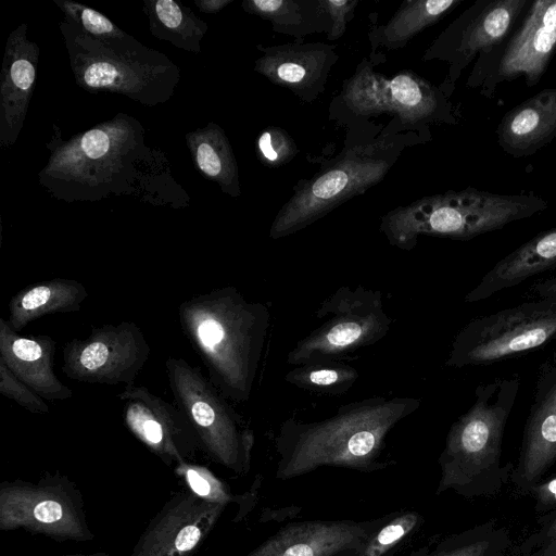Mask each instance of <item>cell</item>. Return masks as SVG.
Instances as JSON below:
<instances>
[{
	"label": "cell",
	"mask_w": 556,
	"mask_h": 556,
	"mask_svg": "<svg viewBox=\"0 0 556 556\" xmlns=\"http://www.w3.org/2000/svg\"><path fill=\"white\" fill-rule=\"evenodd\" d=\"M420 405L412 396H372L341 405L321 420L288 418L274 439L275 477L287 481L321 467L384 470L395 464L382 458L388 434Z\"/></svg>",
	"instance_id": "cell-1"
},
{
	"label": "cell",
	"mask_w": 556,
	"mask_h": 556,
	"mask_svg": "<svg viewBox=\"0 0 556 556\" xmlns=\"http://www.w3.org/2000/svg\"><path fill=\"white\" fill-rule=\"evenodd\" d=\"M53 128L50 156L38 178L55 199L100 201L154 182L159 155L146 144L144 128L135 117L118 113L68 140Z\"/></svg>",
	"instance_id": "cell-2"
},
{
	"label": "cell",
	"mask_w": 556,
	"mask_h": 556,
	"mask_svg": "<svg viewBox=\"0 0 556 556\" xmlns=\"http://www.w3.org/2000/svg\"><path fill=\"white\" fill-rule=\"evenodd\" d=\"M184 336L208 380L229 401L250 400L264 354L270 314L233 287L192 296L178 307Z\"/></svg>",
	"instance_id": "cell-3"
},
{
	"label": "cell",
	"mask_w": 556,
	"mask_h": 556,
	"mask_svg": "<svg viewBox=\"0 0 556 556\" xmlns=\"http://www.w3.org/2000/svg\"><path fill=\"white\" fill-rule=\"evenodd\" d=\"M518 390L517 377L476 388L472 405L451 426L439 456L437 495L489 497L510 482L514 465L502 464V444Z\"/></svg>",
	"instance_id": "cell-4"
},
{
	"label": "cell",
	"mask_w": 556,
	"mask_h": 556,
	"mask_svg": "<svg viewBox=\"0 0 556 556\" xmlns=\"http://www.w3.org/2000/svg\"><path fill=\"white\" fill-rule=\"evenodd\" d=\"M59 25L75 81L81 89L125 96L148 106L165 103L174 96L180 71L164 53L127 33L96 38L66 18Z\"/></svg>",
	"instance_id": "cell-5"
},
{
	"label": "cell",
	"mask_w": 556,
	"mask_h": 556,
	"mask_svg": "<svg viewBox=\"0 0 556 556\" xmlns=\"http://www.w3.org/2000/svg\"><path fill=\"white\" fill-rule=\"evenodd\" d=\"M392 141L381 139L344 149L312 178L301 180L274 218L269 237L293 235L348 200L378 185L399 156Z\"/></svg>",
	"instance_id": "cell-6"
},
{
	"label": "cell",
	"mask_w": 556,
	"mask_h": 556,
	"mask_svg": "<svg viewBox=\"0 0 556 556\" xmlns=\"http://www.w3.org/2000/svg\"><path fill=\"white\" fill-rule=\"evenodd\" d=\"M165 370L177 407L190 421L200 447L218 465L244 475L251 468L253 430L195 366L168 357Z\"/></svg>",
	"instance_id": "cell-7"
},
{
	"label": "cell",
	"mask_w": 556,
	"mask_h": 556,
	"mask_svg": "<svg viewBox=\"0 0 556 556\" xmlns=\"http://www.w3.org/2000/svg\"><path fill=\"white\" fill-rule=\"evenodd\" d=\"M320 321L290 350L287 364L339 361L382 340L391 329L379 290L342 286L323 301L316 313Z\"/></svg>",
	"instance_id": "cell-8"
},
{
	"label": "cell",
	"mask_w": 556,
	"mask_h": 556,
	"mask_svg": "<svg viewBox=\"0 0 556 556\" xmlns=\"http://www.w3.org/2000/svg\"><path fill=\"white\" fill-rule=\"evenodd\" d=\"M556 341V299L538 298L470 320L455 337L446 366H484Z\"/></svg>",
	"instance_id": "cell-9"
},
{
	"label": "cell",
	"mask_w": 556,
	"mask_h": 556,
	"mask_svg": "<svg viewBox=\"0 0 556 556\" xmlns=\"http://www.w3.org/2000/svg\"><path fill=\"white\" fill-rule=\"evenodd\" d=\"M0 529H22L58 541L85 542L94 538L78 489L60 475L41 478L36 483L2 482Z\"/></svg>",
	"instance_id": "cell-10"
},
{
	"label": "cell",
	"mask_w": 556,
	"mask_h": 556,
	"mask_svg": "<svg viewBox=\"0 0 556 556\" xmlns=\"http://www.w3.org/2000/svg\"><path fill=\"white\" fill-rule=\"evenodd\" d=\"M492 220L489 197L468 187L395 207L381 218L380 229L391 245L412 250L420 235L469 240L486 233Z\"/></svg>",
	"instance_id": "cell-11"
},
{
	"label": "cell",
	"mask_w": 556,
	"mask_h": 556,
	"mask_svg": "<svg viewBox=\"0 0 556 556\" xmlns=\"http://www.w3.org/2000/svg\"><path fill=\"white\" fill-rule=\"evenodd\" d=\"M556 52V0L532 1L509 38L478 58L467 86L491 97L506 81L523 77L527 87L540 83Z\"/></svg>",
	"instance_id": "cell-12"
},
{
	"label": "cell",
	"mask_w": 556,
	"mask_h": 556,
	"mask_svg": "<svg viewBox=\"0 0 556 556\" xmlns=\"http://www.w3.org/2000/svg\"><path fill=\"white\" fill-rule=\"evenodd\" d=\"M150 354V344L137 324L93 326L86 338L65 343L62 371L68 379L84 383L130 387Z\"/></svg>",
	"instance_id": "cell-13"
},
{
	"label": "cell",
	"mask_w": 556,
	"mask_h": 556,
	"mask_svg": "<svg viewBox=\"0 0 556 556\" xmlns=\"http://www.w3.org/2000/svg\"><path fill=\"white\" fill-rule=\"evenodd\" d=\"M529 0H477L455 18L426 50L424 60L448 63L440 87L446 96L464 70L475 60L504 43L513 34Z\"/></svg>",
	"instance_id": "cell-14"
},
{
	"label": "cell",
	"mask_w": 556,
	"mask_h": 556,
	"mask_svg": "<svg viewBox=\"0 0 556 556\" xmlns=\"http://www.w3.org/2000/svg\"><path fill=\"white\" fill-rule=\"evenodd\" d=\"M116 397L128 430L166 465L175 467L193 457L199 440L176 404L136 384L125 387Z\"/></svg>",
	"instance_id": "cell-15"
},
{
	"label": "cell",
	"mask_w": 556,
	"mask_h": 556,
	"mask_svg": "<svg viewBox=\"0 0 556 556\" xmlns=\"http://www.w3.org/2000/svg\"><path fill=\"white\" fill-rule=\"evenodd\" d=\"M225 508L190 491L176 493L150 520L129 556H193Z\"/></svg>",
	"instance_id": "cell-16"
},
{
	"label": "cell",
	"mask_w": 556,
	"mask_h": 556,
	"mask_svg": "<svg viewBox=\"0 0 556 556\" xmlns=\"http://www.w3.org/2000/svg\"><path fill=\"white\" fill-rule=\"evenodd\" d=\"M556 463V359L542 370L535 387L510 483L529 494Z\"/></svg>",
	"instance_id": "cell-17"
},
{
	"label": "cell",
	"mask_w": 556,
	"mask_h": 556,
	"mask_svg": "<svg viewBox=\"0 0 556 556\" xmlns=\"http://www.w3.org/2000/svg\"><path fill=\"white\" fill-rule=\"evenodd\" d=\"M383 520H303L291 522L245 556H339L356 547Z\"/></svg>",
	"instance_id": "cell-18"
},
{
	"label": "cell",
	"mask_w": 556,
	"mask_h": 556,
	"mask_svg": "<svg viewBox=\"0 0 556 556\" xmlns=\"http://www.w3.org/2000/svg\"><path fill=\"white\" fill-rule=\"evenodd\" d=\"M257 49L263 54L255 60L254 71L305 102L314 101L325 90L338 60L334 46L323 42L257 46Z\"/></svg>",
	"instance_id": "cell-19"
},
{
	"label": "cell",
	"mask_w": 556,
	"mask_h": 556,
	"mask_svg": "<svg viewBox=\"0 0 556 556\" xmlns=\"http://www.w3.org/2000/svg\"><path fill=\"white\" fill-rule=\"evenodd\" d=\"M38 45L21 24L8 37L0 80V147L11 148L24 126L35 90Z\"/></svg>",
	"instance_id": "cell-20"
},
{
	"label": "cell",
	"mask_w": 556,
	"mask_h": 556,
	"mask_svg": "<svg viewBox=\"0 0 556 556\" xmlns=\"http://www.w3.org/2000/svg\"><path fill=\"white\" fill-rule=\"evenodd\" d=\"M55 341L41 334L21 337L0 318V363L46 401H63L73 391L54 372Z\"/></svg>",
	"instance_id": "cell-21"
},
{
	"label": "cell",
	"mask_w": 556,
	"mask_h": 556,
	"mask_svg": "<svg viewBox=\"0 0 556 556\" xmlns=\"http://www.w3.org/2000/svg\"><path fill=\"white\" fill-rule=\"evenodd\" d=\"M501 149L513 157L535 154L556 138V87L545 88L507 111L496 130Z\"/></svg>",
	"instance_id": "cell-22"
},
{
	"label": "cell",
	"mask_w": 556,
	"mask_h": 556,
	"mask_svg": "<svg viewBox=\"0 0 556 556\" xmlns=\"http://www.w3.org/2000/svg\"><path fill=\"white\" fill-rule=\"evenodd\" d=\"M556 268V227L542 231L500 260L465 296L486 300L506 289Z\"/></svg>",
	"instance_id": "cell-23"
},
{
	"label": "cell",
	"mask_w": 556,
	"mask_h": 556,
	"mask_svg": "<svg viewBox=\"0 0 556 556\" xmlns=\"http://www.w3.org/2000/svg\"><path fill=\"white\" fill-rule=\"evenodd\" d=\"M389 92L392 114L404 126L457 123L448 96L410 71L389 79Z\"/></svg>",
	"instance_id": "cell-24"
},
{
	"label": "cell",
	"mask_w": 556,
	"mask_h": 556,
	"mask_svg": "<svg viewBox=\"0 0 556 556\" xmlns=\"http://www.w3.org/2000/svg\"><path fill=\"white\" fill-rule=\"evenodd\" d=\"M87 296V289L77 280L54 278L41 281L12 296L5 320L11 329L18 332L35 319L79 311Z\"/></svg>",
	"instance_id": "cell-25"
},
{
	"label": "cell",
	"mask_w": 556,
	"mask_h": 556,
	"mask_svg": "<svg viewBox=\"0 0 556 556\" xmlns=\"http://www.w3.org/2000/svg\"><path fill=\"white\" fill-rule=\"evenodd\" d=\"M186 142L199 172L216 182L224 193L241 194L238 164L231 144L217 124L211 122L186 135Z\"/></svg>",
	"instance_id": "cell-26"
},
{
	"label": "cell",
	"mask_w": 556,
	"mask_h": 556,
	"mask_svg": "<svg viewBox=\"0 0 556 556\" xmlns=\"http://www.w3.org/2000/svg\"><path fill=\"white\" fill-rule=\"evenodd\" d=\"M511 547L508 530L492 519L432 539L406 556H508Z\"/></svg>",
	"instance_id": "cell-27"
},
{
	"label": "cell",
	"mask_w": 556,
	"mask_h": 556,
	"mask_svg": "<svg viewBox=\"0 0 556 556\" xmlns=\"http://www.w3.org/2000/svg\"><path fill=\"white\" fill-rule=\"evenodd\" d=\"M245 12L271 23L277 33L303 38L312 33L331 29V21L319 0H245Z\"/></svg>",
	"instance_id": "cell-28"
},
{
	"label": "cell",
	"mask_w": 556,
	"mask_h": 556,
	"mask_svg": "<svg viewBox=\"0 0 556 556\" xmlns=\"http://www.w3.org/2000/svg\"><path fill=\"white\" fill-rule=\"evenodd\" d=\"M142 10L153 37L188 52H201L208 25L190 9L174 0H143Z\"/></svg>",
	"instance_id": "cell-29"
},
{
	"label": "cell",
	"mask_w": 556,
	"mask_h": 556,
	"mask_svg": "<svg viewBox=\"0 0 556 556\" xmlns=\"http://www.w3.org/2000/svg\"><path fill=\"white\" fill-rule=\"evenodd\" d=\"M465 0H406L383 26L377 28L378 45L388 50L404 47L413 37L434 25Z\"/></svg>",
	"instance_id": "cell-30"
},
{
	"label": "cell",
	"mask_w": 556,
	"mask_h": 556,
	"mask_svg": "<svg viewBox=\"0 0 556 556\" xmlns=\"http://www.w3.org/2000/svg\"><path fill=\"white\" fill-rule=\"evenodd\" d=\"M425 517L414 509L383 516L382 522L356 547L339 556H395L421 530Z\"/></svg>",
	"instance_id": "cell-31"
},
{
	"label": "cell",
	"mask_w": 556,
	"mask_h": 556,
	"mask_svg": "<svg viewBox=\"0 0 556 556\" xmlns=\"http://www.w3.org/2000/svg\"><path fill=\"white\" fill-rule=\"evenodd\" d=\"M176 475L185 482L188 491L198 497L214 504L238 506L233 521L242 520L256 505L261 479H256L249 491L242 494L231 493L229 486L208 468L184 462L174 467Z\"/></svg>",
	"instance_id": "cell-32"
},
{
	"label": "cell",
	"mask_w": 556,
	"mask_h": 556,
	"mask_svg": "<svg viewBox=\"0 0 556 556\" xmlns=\"http://www.w3.org/2000/svg\"><path fill=\"white\" fill-rule=\"evenodd\" d=\"M341 98L352 113L359 116L392 114L389 79L375 72L366 60L358 64L354 75L345 81Z\"/></svg>",
	"instance_id": "cell-33"
},
{
	"label": "cell",
	"mask_w": 556,
	"mask_h": 556,
	"mask_svg": "<svg viewBox=\"0 0 556 556\" xmlns=\"http://www.w3.org/2000/svg\"><path fill=\"white\" fill-rule=\"evenodd\" d=\"M358 378V371L339 361L294 366L285 380L299 389L319 394L339 395L346 392Z\"/></svg>",
	"instance_id": "cell-34"
},
{
	"label": "cell",
	"mask_w": 556,
	"mask_h": 556,
	"mask_svg": "<svg viewBox=\"0 0 556 556\" xmlns=\"http://www.w3.org/2000/svg\"><path fill=\"white\" fill-rule=\"evenodd\" d=\"M53 2L63 12L64 18L92 37L114 38L125 34L105 15L92 8L71 0H54Z\"/></svg>",
	"instance_id": "cell-35"
},
{
	"label": "cell",
	"mask_w": 556,
	"mask_h": 556,
	"mask_svg": "<svg viewBox=\"0 0 556 556\" xmlns=\"http://www.w3.org/2000/svg\"><path fill=\"white\" fill-rule=\"evenodd\" d=\"M299 153L293 138L280 127H267L256 139V155L266 167L277 168L288 164Z\"/></svg>",
	"instance_id": "cell-36"
},
{
	"label": "cell",
	"mask_w": 556,
	"mask_h": 556,
	"mask_svg": "<svg viewBox=\"0 0 556 556\" xmlns=\"http://www.w3.org/2000/svg\"><path fill=\"white\" fill-rule=\"evenodd\" d=\"M539 526L508 556H556V509L542 515Z\"/></svg>",
	"instance_id": "cell-37"
},
{
	"label": "cell",
	"mask_w": 556,
	"mask_h": 556,
	"mask_svg": "<svg viewBox=\"0 0 556 556\" xmlns=\"http://www.w3.org/2000/svg\"><path fill=\"white\" fill-rule=\"evenodd\" d=\"M0 393L35 414H48L49 406L43 397L15 377L0 363Z\"/></svg>",
	"instance_id": "cell-38"
},
{
	"label": "cell",
	"mask_w": 556,
	"mask_h": 556,
	"mask_svg": "<svg viewBox=\"0 0 556 556\" xmlns=\"http://www.w3.org/2000/svg\"><path fill=\"white\" fill-rule=\"evenodd\" d=\"M319 3L331 21L328 40H336L345 33L346 24L353 18L358 0H319Z\"/></svg>",
	"instance_id": "cell-39"
},
{
	"label": "cell",
	"mask_w": 556,
	"mask_h": 556,
	"mask_svg": "<svg viewBox=\"0 0 556 556\" xmlns=\"http://www.w3.org/2000/svg\"><path fill=\"white\" fill-rule=\"evenodd\" d=\"M529 494L535 502V510L541 515L548 514L556 509V476L542 479L536 483Z\"/></svg>",
	"instance_id": "cell-40"
},
{
	"label": "cell",
	"mask_w": 556,
	"mask_h": 556,
	"mask_svg": "<svg viewBox=\"0 0 556 556\" xmlns=\"http://www.w3.org/2000/svg\"><path fill=\"white\" fill-rule=\"evenodd\" d=\"M532 291L538 298L556 299V275L533 285Z\"/></svg>",
	"instance_id": "cell-41"
},
{
	"label": "cell",
	"mask_w": 556,
	"mask_h": 556,
	"mask_svg": "<svg viewBox=\"0 0 556 556\" xmlns=\"http://www.w3.org/2000/svg\"><path fill=\"white\" fill-rule=\"evenodd\" d=\"M231 2L232 0H195L194 4L203 13H217Z\"/></svg>",
	"instance_id": "cell-42"
},
{
	"label": "cell",
	"mask_w": 556,
	"mask_h": 556,
	"mask_svg": "<svg viewBox=\"0 0 556 556\" xmlns=\"http://www.w3.org/2000/svg\"><path fill=\"white\" fill-rule=\"evenodd\" d=\"M62 556H110V555L104 552H98V553H92V554H70V555H62Z\"/></svg>",
	"instance_id": "cell-43"
}]
</instances>
